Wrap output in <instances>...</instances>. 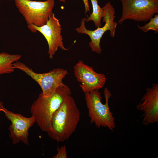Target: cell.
Segmentation results:
<instances>
[{
    "instance_id": "obj_16",
    "label": "cell",
    "mask_w": 158,
    "mask_h": 158,
    "mask_svg": "<svg viewBox=\"0 0 158 158\" xmlns=\"http://www.w3.org/2000/svg\"><path fill=\"white\" fill-rule=\"evenodd\" d=\"M85 7V13L86 14L90 11V5L88 0H83Z\"/></svg>"
},
{
    "instance_id": "obj_14",
    "label": "cell",
    "mask_w": 158,
    "mask_h": 158,
    "mask_svg": "<svg viewBox=\"0 0 158 158\" xmlns=\"http://www.w3.org/2000/svg\"><path fill=\"white\" fill-rule=\"evenodd\" d=\"M149 20L150 22L142 26L137 25L138 28L144 32H147L149 30H152L155 32V33L158 32V15H154Z\"/></svg>"
},
{
    "instance_id": "obj_5",
    "label": "cell",
    "mask_w": 158,
    "mask_h": 158,
    "mask_svg": "<svg viewBox=\"0 0 158 158\" xmlns=\"http://www.w3.org/2000/svg\"><path fill=\"white\" fill-rule=\"evenodd\" d=\"M13 66L15 69L23 71L37 82L44 97L51 95L58 87L64 85L63 80L68 73L67 70L60 68H54L47 73H37L24 63L18 61L14 62Z\"/></svg>"
},
{
    "instance_id": "obj_6",
    "label": "cell",
    "mask_w": 158,
    "mask_h": 158,
    "mask_svg": "<svg viewBox=\"0 0 158 158\" xmlns=\"http://www.w3.org/2000/svg\"><path fill=\"white\" fill-rule=\"evenodd\" d=\"M103 8L104 13L102 21L105 23L103 27H98L95 30H88L85 27L86 18H85L81 20L80 27L75 29L78 33L86 34L89 36L91 40L89 43L90 47L92 51L98 54H100L102 51L100 42L103 35L106 31L109 30L111 36L114 37L118 24L117 23L114 21L115 17V9L111 3L108 2Z\"/></svg>"
},
{
    "instance_id": "obj_13",
    "label": "cell",
    "mask_w": 158,
    "mask_h": 158,
    "mask_svg": "<svg viewBox=\"0 0 158 158\" xmlns=\"http://www.w3.org/2000/svg\"><path fill=\"white\" fill-rule=\"evenodd\" d=\"M92 8V12L90 16L86 18L85 21L88 22L92 21L95 26L100 27L102 25L101 20L103 18L104 10L98 4L97 0H90Z\"/></svg>"
},
{
    "instance_id": "obj_2",
    "label": "cell",
    "mask_w": 158,
    "mask_h": 158,
    "mask_svg": "<svg viewBox=\"0 0 158 158\" xmlns=\"http://www.w3.org/2000/svg\"><path fill=\"white\" fill-rule=\"evenodd\" d=\"M71 93L70 88L64 84L50 96L44 97L42 92L39 95L32 104L30 111L43 131L47 132L54 114Z\"/></svg>"
},
{
    "instance_id": "obj_4",
    "label": "cell",
    "mask_w": 158,
    "mask_h": 158,
    "mask_svg": "<svg viewBox=\"0 0 158 158\" xmlns=\"http://www.w3.org/2000/svg\"><path fill=\"white\" fill-rule=\"evenodd\" d=\"M27 25L40 27L45 25L53 13L54 0L45 1L12 0Z\"/></svg>"
},
{
    "instance_id": "obj_8",
    "label": "cell",
    "mask_w": 158,
    "mask_h": 158,
    "mask_svg": "<svg viewBox=\"0 0 158 158\" xmlns=\"http://www.w3.org/2000/svg\"><path fill=\"white\" fill-rule=\"evenodd\" d=\"M0 111L3 112L7 118L11 122L8 130L9 136L12 143L16 144L21 141L28 145V130L36 122L35 118L32 116L26 117L20 114L8 110L4 107L2 101L0 102Z\"/></svg>"
},
{
    "instance_id": "obj_3",
    "label": "cell",
    "mask_w": 158,
    "mask_h": 158,
    "mask_svg": "<svg viewBox=\"0 0 158 158\" xmlns=\"http://www.w3.org/2000/svg\"><path fill=\"white\" fill-rule=\"evenodd\" d=\"M106 102H102V97L99 90L85 94V100L90 122L99 128H107L113 131L116 125L114 117L109 109V101L112 96L107 88L104 90Z\"/></svg>"
},
{
    "instance_id": "obj_7",
    "label": "cell",
    "mask_w": 158,
    "mask_h": 158,
    "mask_svg": "<svg viewBox=\"0 0 158 158\" xmlns=\"http://www.w3.org/2000/svg\"><path fill=\"white\" fill-rule=\"evenodd\" d=\"M122 6L120 24L126 20L146 22L158 13V0H120Z\"/></svg>"
},
{
    "instance_id": "obj_11",
    "label": "cell",
    "mask_w": 158,
    "mask_h": 158,
    "mask_svg": "<svg viewBox=\"0 0 158 158\" xmlns=\"http://www.w3.org/2000/svg\"><path fill=\"white\" fill-rule=\"evenodd\" d=\"M137 109L143 113V124L147 126L158 122V84L153 83L146 90Z\"/></svg>"
},
{
    "instance_id": "obj_12",
    "label": "cell",
    "mask_w": 158,
    "mask_h": 158,
    "mask_svg": "<svg viewBox=\"0 0 158 158\" xmlns=\"http://www.w3.org/2000/svg\"><path fill=\"white\" fill-rule=\"evenodd\" d=\"M21 57V56L18 54L0 53V75L13 72L15 69L13 63L18 61Z\"/></svg>"
},
{
    "instance_id": "obj_15",
    "label": "cell",
    "mask_w": 158,
    "mask_h": 158,
    "mask_svg": "<svg viewBox=\"0 0 158 158\" xmlns=\"http://www.w3.org/2000/svg\"><path fill=\"white\" fill-rule=\"evenodd\" d=\"M57 154L54 155L53 158H67V152L66 146L64 145L60 147H57Z\"/></svg>"
},
{
    "instance_id": "obj_9",
    "label": "cell",
    "mask_w": 158,
    "mask_h": 158,
    "mask_svg": "<svg viewBox=\"0 0 158 158\" xmlns=\"http://www.w3.org/2000/svg\"><path fill=\"white\" fill-rule=\"evenodd\" d=\"M27 26L32 32L34 33L38 31L44 36L48 44V54L50 59H53L59 48L63 51L68 50L64 46L61 35V25L54 13H53L47 23L42 26L38 27L31 25Z\"/></svg>"
},
{
    "instance_id": "obj_1",
    "label": "cell",
    "mask_w": 158,
    "mask_h": 158,
    "mask_svg": "<svg viewBox=\"0 0 158 158\" xmlns=\"http://www.w3.org/2000/svg\"><path fill=\"white\" fill-rule=\"evenodd\" d=\"M80 118V110L70 95L54 114L47 132L50 138L57 142H64L75 132Z\"/></svg>"
},
{
    "instance_id": "obj_17",
    "label": "cell",
    "mask_w": 158,
    "mask_h": 158,
    "mask_svg": "<svg viewBox=\"0 0 158 158\" xmlns=\"http://www.w3.org/2000/svg\"><path fill=\"white\" fill-rule=\"evenodd\" d=\"M59 0L61 2H65V0Z\"/></svg>"
},
{
    "instance_id": "obj_10",
    "label": "cell",
    "mask_w": 158,
    "mask_h": 158,
    "mask_svg": "<svg viewBox=\"0 0 158 158\" xmlns=\"http://www.w3.org/2000/svg\"><path fill=\"white\" fill-rule=\"evenodd\" d=\"M74 73L77 81L81 83L80 86L85 94L103 88L107 80L105 75L96 72L92 67L81 60L74 66Z\"/></svg>"
}]
</instances>
